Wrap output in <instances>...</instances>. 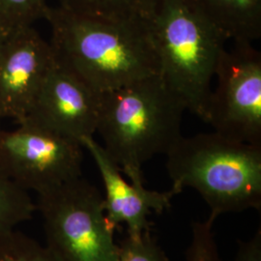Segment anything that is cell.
<instances>
[{
  "label": "cell",
  "instance_id": "6da1fadb",
  "mask_svg": "<svg viewBox=\"0 0 261 261\" xmlns=\"http://www.w3.org/2000/svg\"><path fill=\"white\" fill-rule=\"evenodd\" d=\"M50 45L56 59L98 93L160 75L144 20L109 21L49 7Z\"/></svg>",
  "mask_w": 261,
  "mask_h": 261
},
{
  "label": "cell",
  "instance_id": "7c38bea8",
  "mask_svg": "<svg viewBox=\"0 0 261 261\" xmlns=\"http://www.w3.org/2000/svg\"><path fill=\"white\" fill-rule=\"evenodd\" d=\"M72 13L109 21L144 20L155 0H58Z\"/></svg>",
  "mask_w": 261,
  "mask_h": 261
},
{
  "label": "cell",
  "instance_id": "d6986e66",
  "mask_svg": "<svg viewBox=\"0 0 261 261\" xmlns=\"http://www.w3.org/2000/svg\"><path fill=\"white\" fill-rule=\"evenodd\" d=\"M11 32L7 31L5 28L0 27V50L3 47V45L5 44L7 38L9 37V34Z\"/></svg>",
  "mask_w": 261,
  "mask_h": 261
},
{
  "label": "cell",
  "instance_id": "4fadbf2b",
  "mask_svg": "<svg viewBox=\"0 0 261 261\" xmlns=\"http://www.w3.org/2000/svg\"><path fill=\"white\" fill-rule=\"evenodd\" d=\"M36 204L28 191L0 172V238L32 219Z\"/></svg>",
  "mask_w": 261,
  "mask_h": 261
},
{
  "label": "cell",
  "instance_id": "30bf717a",
  "mask_svg": "<svg viewBox=\"0 0 261 261\" xmlns=\"http://www.w3.org/2000/svg\"><path fill=\"white\" fill-rule=\"evenodd\" d=\"M81 143L89 152L100 172L105 188V213L112 228L125 224L126 233L133 236L151 231L150 215L161 214L168 209L174 193L171 190L151 191L144 185L132 184L94 137L84 138Z\"/></svg>",
  "mask_w": 261,
  "mask_h": 261
},
{
  "label": "cell",
  "instance_id": "ffe728a7",
  "mask_svg": "<svg viewBox=\"0 0 261 261\" xmlns=\"http://www.w3.org/2000/svg\"><path fill=\"white\" fill-rule=\"evenodd\" d=\"M3 118V116H2V113H1V111H0V122H1V119ZM1 130V129H0Z\"/></svg>",
  "mask_w": 261,
  "mask_h": 261
},
{
  "label": "cell",
  "instance_id": "9c48e42d",
  "mask_svg": "<svg viewBox=\"0 0 261 261\" xmlns=\"http://www.w3.org/2000/svg\"><path fill=\"white\" fill-rule=\"evenodd\" d=\"M56 56L34 27L9 34L0 50V111L3 118L23 121Z\"/></svg>",
  "mask_w": 261,
  "mask_h": 261
},
{
  "label": "cell",
  "instance_id": "3957f363",
  "mask_svg": "<svg viewBox=\"0 0 261 261\" xmlns=\"http://www.w3.org/2000/svg\"><path fill=\"white\" fill-rule=\"evenodd\" d=\"M167 170L176 196L198 192L216 220L224 213L261 208V146L201 133L182 137L168 151Z\"/></svg>",
  "mask_w": 261,
  "mask_h": 261
},
{
  "label": "cell",
  "instance_id": "ac0fdd59",
  "mask_svg": "<svg viewBox=\"0 0 261 261\" xmlns=\"http://www.w3.org/2000/svg\"><path fill=\"white\" fill-rule=\"evenodd\" d=\"M234 261H261V228L248 241L239 242Z\"/></svg>",
  "mask_w": 261,
  "mask_h": 261
},
{
  "label": "cell",
  "instance_id": "5bb4252c",
  "mask_svg": "<svg viewBox=\"0 0 261 261\" xmlns=\"http://www.w3.org/2000/svg\"><path fill=\"white\" fill-rule=\"evenodd\" d=\"M47 0H0V27L13 32L46 19Z\"/></svg>",
  "mask_w": 261,
  "mask_h": 261
},
{
  "label": "cell",
  "instance_id": "277c9868",
  "mask_svg": "<svg viewBox=\"0 0 261 261\" xmlns=\"http://www.w3.org/2000/svg\"><path fill=\"white\" fill-rule=\"evenodd\" d=\"M160 75L202 121L226 38L191 0H155L144 19Z\"/></svg>",
  "mask_w": 261,
  "mask_h": 261
},
{
  "label": "cell",
  "instance_id": "2e32d148",
  "mask_svg": "<svg viewBox=\"0 0 261 261\" xmlns=\"http://www.w3.org/2000/svg\"><path fill=\"white\" fill-rule=\"evenodd\" d=\"M118 261H168V256L151 231L140 235L126 233L117 243Z\"/></svg>",
  "mask_w": 261,
  "mask_h": 261
},
{
  "label": "cell",
  "instance_id": "8fae6325",
  "mask_svg": "<svg viewBox=\"0 0 261 261\" xmlns=\"http://www.w3.org/2000/svg\"><path fill=\"white\" fill-rule=\"evenodd\" d=\"M218 30L233 43L261 37V0H191Z\"/></svg>",
  "mask_w": 261,
  "mask_h": 261
},
{
  "label": "cell",
  "instance_id": "5b68a950",
  "mask_svg": "<svg viewBox=\"0 0 261 261\" xmlns=\"http://www.w3.org/2000/svg\"><path fill=\"white\" fill-rule=\"evenodd\" d=\"M46 247L61 261H118L103 196L83 176L37 195Z\"/></svg>",
  "mask_w": 261,
  "mask_h": 261
},
{
  "label": "cell",
  "instance_id": "ba28073f",
  "mask_svg": "<svg viewBox=\"0 0 261 261\" xmlns=\"http://www.w3.org/2000/svg\"><path fill=\"white\" fill-rule=\"evenodd\" d=\"M99 109L100 93L56 57L22 122L40 125L81 142L96 134Z\"/></svg>",
  "mask_w": 261,
  "mask_h": 261
},
{
  "label": "cell",
  "instance_id": "9a60e30c",
  "mask_svg": "<svg viewBox=\"0 0 261 261\" xmlns=\"http://www.w3.org/2000/svg\"><path fill=\"white\" fill-rule=\"evenodd\" d=\"M0 261H61L25 234L14 230L0 238Z\"/></svg>",
  "mask_w": 261,
  "mask_h": 261
},
{
  "label": "cell",
  "instance_id": "e0dca14e",
  "mask_svg": "<svg viewBox=\"0 0 261 261\" xmlns=\"http://www.w3.org/2000/svg\"><path fill=\"white\" fill-rule=\"evenodd\" d=\"M215 220L208 217L205 222H196L192 226V240L187 249V261H222L215 239Z\"/></svg>",
  "mask_w": 261,
  "mask_h": 261
},
{
  "label": "cell",
  "instance_id": "52a82bcc",
  "mask_svg": "<svg viewBox=\"0 0 261 261\" xmlns=\"http://www.w3.org/2000/svg\"><path fill=\"white\" fill-rule=\"evenodd\" d=\"M224 48L204 122L230 140L261 146V54L251 43Z\"/></svg>",
  "mask_w": 261,
  "mask_h": 261
},
{
  "label": "cell",
  "instance_id": "7a4b0ae2",
  "mask_svg": "<svg viewBox=\"0 0 261 261\" xmlns=\"http://www.w3.org/2000/svg\"><path fill=\"white\" fill-rule=\"evenodd\" d=\"M183 102L155 75L100 93L97 132L109 157L132 184L144 185L143 166L167 155L183 135Z\"/></svg>",
  "mask_w": 261,
  "mask_h": 261
},
{
  "label": "cell",
  "instance_id": "8992f818",
  "mask_svg": "<svg viewBox=\"0 0 261 261\" xmlns=\"http://www.w3.org/2000/svg\"><path fill=\"white\" fill-rule=\"evenodd\" d=\"M84 146L30 122L0 130V172L37 195L83 176Z\"/></svg>",
  "mask_w": 261,
  "mask_h": 261
}]
</instances>
